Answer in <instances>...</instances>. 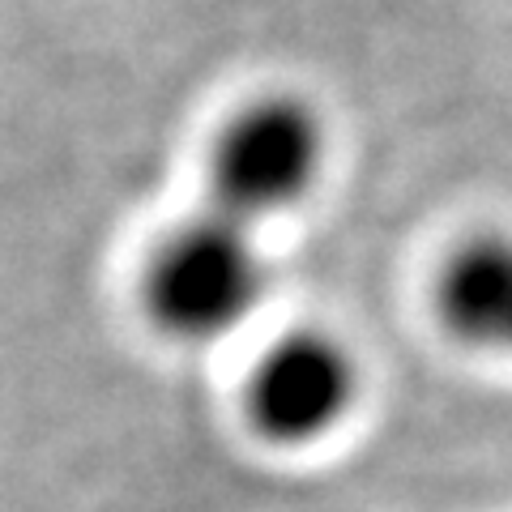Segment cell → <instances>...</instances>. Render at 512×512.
Returning <instances> with one entry per match:
<instances>
[{
  "mask_svg": "<svg viewBox=\"0 0 512 512\" xmlns=\"http://www.w3.org/2000/svg\"><path fill=\"white\" fill-rule=\"evenodd\" d=\"M359 402L355 355L320 329H295L256 359L244 410L256 436L278 448H308L346 423Z\"/></svg>",
  "mask_w": 512,
  "mask_h": 512,
  "instance_id": "obj_3",
  "label": "cell"
},
{
  "mask_svg": "<svg viewBox=\"0 0 512 512\" xmlns=\"http://www.w3.org/2000/svg\"><path fill=\"white\" fill-rule=\"evenodd\" d=\"M265 295V261L252 227L227 214H201L175 227L146 265L141 299L175 342L210 346L235 333Z\"/></svg>",
  "mask_w": 512,
  "mask_h": 512,
  "instance_id": "obj_1",
  "label": "cell"
},
{
  "mask_svg": "<svg viewBox=\"0 0 512 512\" xmlns=\"http://www.w3.org/2000/svg\"><path fill=\"white\" fill-rule=\"evenodd\" d=\"M440 325L448 338L487 355H512V235H470L444 256L436 274Z\"/></svg>",
  "mask_w": 512,
  "mask_h": 512,
  "instance_id": "obj_4",
  "label": "cell"
},
{
  "mask_svg": "<svg viewBox=\"0 0 512 512\" xmlns=\"http://www.w3.org/2000/svg\"><path fill=\"white\" fill-rule=\"evenodd\" d=\"M325 163V128L299 99H261L222 128L210 154L214 210L244 227L291 210Z\"/></svg>",
  "mask_w": 512,
  "mask_h": 512,
  "instance_id": "obj_2",
  "label": "cell"
}]
</instances>
